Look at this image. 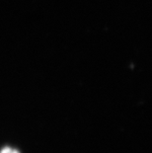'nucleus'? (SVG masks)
Masks as SVG:
<instances>
[{
	"label": "nucleus",
	"mask_w": 152,
	"mask_h": 153,
	"mask_svg": "<svg viewBox=\"0 0 152 153\" xmlns=\"http://www.w3.org/2000/svg\"><path fill=\"white\" fill-rule=\"evenodd\" d=\"M1 153H19L17 150H14V149H10V148H4L1 151Z\"/></svg>",
	"instance_id": "f257e3e1"
}]
</instances>
